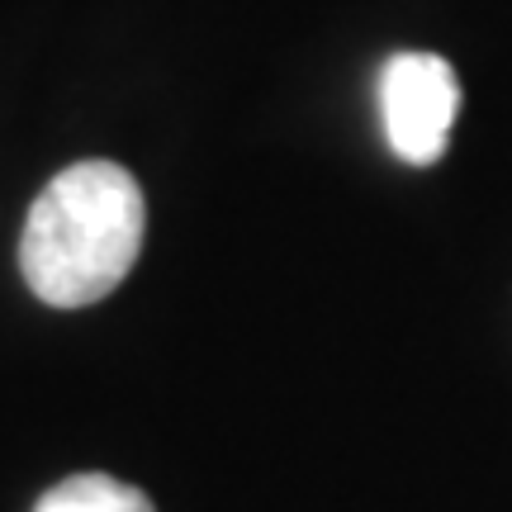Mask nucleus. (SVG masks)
<instances>
[{
	"label": "nucleus",
	"instance_id": "f257e3e1",
	"mask_svg": "<svg viewBox=\"0 0 512 512\" xmlns=\"http://www.w3.org/2000/svg\"><path fill=\"white\" fill-rule=\"evenodd\" d=\"M143 190L119 162H76L57 171L19 233L24 285L53 309L105 299L143 247Z\"/></svg>",
	"mask_w": 512,
	"mask_h": 512
},
{
	"label": "nucleus",
	"instance_id": "f03ea898",
	"mask_svg": "<svg viewBox=\"0 0 512 512\" xmlns=\"http://www.w3.org/2000/svg\"><path fill=\"white\" fill-rule=\"evenodd\" d=\"M460 110V81L437 53H399L380 72L384 138L408 166H432L451 143Z\"/></svg>",
	"mask_w": 512,
	"mask_h": 512
},
{
	"label": "nucleus",
	"instance_id": "7ed1b4c3",
	"mask_svg": "<svg viewBox=\"0 0 512 512\" xmlns=\"http://www.w3.org/2000/svg\"><path fill=\"white\" fill-rule=\"evenodd\" d=\"M34 512H157L152 498L133 484H119L114 475H67L38 498Z\"/></svg>",
	"mask_w": 512,
	"mask_h": 512
}]
</instances>
